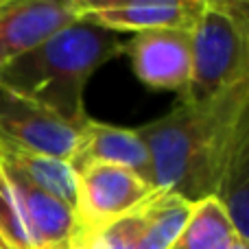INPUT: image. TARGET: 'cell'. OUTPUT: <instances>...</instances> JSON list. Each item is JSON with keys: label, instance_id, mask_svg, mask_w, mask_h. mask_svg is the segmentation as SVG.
I'll use <instances>...</instances> for the list:
<instances>
[{"label": "cell", "instance_id": "1", "mask_svg": "<svg viewBox=\"0 0 249 249\" xmlns=\"http://www.w3.org/2000/svg\"><path fill=\"white\" fill-rule=\"evenodd\" d=\"M249 129V79L203 103L177 101L164 116L138 127L151 158V186L190 203L214 197L238 138Z\"/></svg>", "mask_w": 249, "mask_h": 249}, {"label": "cell", "instance_id": "2", "mask_svg": "<svg viewBox=\"0 0 249 249\" xmlns=\"http://www.w3.org/2000/svg\"><path fill=\"white\" fill-rule=\"evenodd\" d=\"M123 51L116 33L79 18L31 53L0 66V83L81 127L90 118L83 105L88 81Z\"/></svg>", "mask_w": 249, "mask_h": 249}, {"label": "cell", "instance_id": "3", "mask_svg": "<svg viewBox=\"0 0 249 249\" xmlns=\"http://www.w3.org/2000/svg\"><path fill=\"white\" fill-rule=\"evenodd\" d=\"M249 79V2L206 0L190 31V79L177 101L203 103Z\"/></svg>", "mask_w": 249, "mask_h": 249}, {"label": "cell", "instance_id": "4", "mask_svg": "<svg viewBox=\"0 0 249 249\" xmlns=\"http://www.w3.org/2000/svg\"><path fill=\"white\" fill-rule=\"evenodd\" d=\"M79 228L99 230L133 214L153 195V186L138 173L112 164H92L77 173Z\"/></svg>", "mask_w": 249, "mask_h": 249}, {"label": "cell", "instance_id": "5", "mask_svg": "<svg viewBox=\"0 0 249 249\" xmlns=\"http://www.w3.org/2000/svg\"><path fill=\"white\" fill-rule=\"evenodd\" d=\"M81 127L0 83V138L11 144L68 162Z\"/></svg>", "mask_w": 249, "mask_h": 249}, {"label": "cell", "instance_id": "6", "mask_svg": "<svg viewBox=\"0 0 249 249\" xmlns=\"http://www.w3.org/2000/svg\"><path fill=\"white\" fill-rule=\"evenodd\" d=\"M81 18V0H11L0 13V66L31 53Z\"/></svg>", "mask_w": 249, "mask_h": 249}, {"label": "cell", "instance_id": "7", "mask_svg": "<svg viewBox=\"0 0 249 249\" xmlns=\"http://www.w3.org/2000/svg\"><path fill=\"white\" fill-rule=\"evenodd\" d=\"M136 77L151 90L184 92L190 79V31L155 29L124 44Z\"/></svg>", "mask_w": 249, "mask_h": 249}, {"label": "cell", "instance_id": "8", "mask_svg": "<svg viewBox=\"0 0 249 249\" xmlns=\"http://www.w3.org/2000/svg\"><path fill=\"white\" fill-rule=\"evenodd\" d=\"M206 0H160V2H116V0H81V18L92 24L118 31L184 29L193 31Z\"/></svg>", "mask_w": 249, "mask_h": 249}, {"label": "cell", "instance_id": "9", "mask_svg": "<svg viewBox=\"0 0 249 249\" xmlns=\"http://www.w3.org/2000/svg\"><path fill=\"white\" fill-rule=\"evenodd\" d=\"M70 166L81 171L92 164H112L138 173L142 179L151 184V158L144 140L140 138L138 129L114 127L107 123H99L88 118L81 127V136L77 140Z\"/></svg>", "mask_w": 249, "mask_h": 249}, {"label": "cell", "instance_id": "10", "mask_svg": "<svg viewBox=\"0 0 249 249\" xmlns=\"http://www.w3.org/2000/svg\"><path fill=\"white\" fill-rule=\"evenodd\" d=\"M2 164V162H0ZM13 190L22 203V210L31 225V232L35 236L37 249H64L72 243L79 228L74 212L59 201L57 197L48 195L46 190L31 184L24 175L13 171L11 166L2 164Z\"/></svg>", "mask_w": 249, "mask_h": 249}, {"label": "cell", "instance_id": "11", "mask_svg": "<svg viewBox=\"0 0 249 249\" xmlns=\"http://www.w3.org/2000/svg\"><path fill=\"white\" fill-rule=\"evenodd\" d=\"M195 203L168 190H153L133 212L138 249H173L190 219Z\"/></svg>", "mask_w": 249, "mask_h": 249}, {"label": "cell", "instance_id": "12", "mask_svg": "<svg viewBox=\"0 0 249 249\" xmlns=\"http://www.w3.org/2000/svg\"><path fill=\"white\" fill-rule=\"evenodd\" d=\"M0 162L11 166L20 175H24L31 184L46 190L48 195L64 201L74 212L77 206V171L66 160H57L51 155L33 153L22 146H16L0 138Z\"/></svg>", "mask_w": 249, "mask_h": 249}, {"label": "cell", "instance_id": "13", "mask_svg": "<svg viewBox=\"0 0 249 249\" xmlns=\"http://www.w3.org/2000/svg\"><path fill=\"white\" fill-rule=\"evenodd\" d=\"M214 199L230 216L236 234L249 243V129L238 138L225 162Z\"/></svg>", "mask_w": 249, "mask_h": 249}, {"label": "cell", "instance_id": "14", "mask_svg": "<svg viewBox=\"0 0 249 249\" xmlns=\"http://www.w3.org/2000/svg\"><path fill=\"white\" fill-rule=\"evenodd\" d=\"M236 236V230L221 203L214 197H208L195 203L188 223L173 249H228Z\"/></svg>", "mask_w": 249, "mask_h": 249}, {"label": "cell", "instance_id": "15", "mask_svg": "<svg viewBox=\"0 0 249 249\" xmlns=\"http://www.w3.org/2000/svg\"><path fill=\"white\" fill-rule=\"evenodd\" d=\"M0 249H37L22 203L0 164Z\"/></svg>", "mask_w": 249, "mask_h": 249}, {"label": "cell", "instance_id": "16", "mask_svg": "<svg viewBox=\"0 0 249 249\" xmlns=\"http://www.w3.org/2000/svg\"><path fill=\"white\" fill-rule=\"evenodd\" d=\"M81 249H138L136 245V219L124 216L116 223L99 230H79Z\"/></svg>", "mask_w": 249, "mask_h": 249}, {"label": "cell", "instance_id": "17", "mask_svg": "<svg viewBox=\"0 0 249 249\" xmlns=\"http://www.w3.org/2000/svg\"><path fill=\"white\" fill-rule=\"evenodd\" d=\"M228 249H249V243L236 236V238H234L232 243H230V247H228Z\"/></svg>", "mask_w": 249, "mask_h": 249}, {"label": "cell", "instance_id": "18", "mask_svg": "<svg viewBox=\"0 0 249 249\" xmlns=\"http://www.w3.org/2000/svg\"><path fill=\"white\" fill-rule=\"evenodd\" d=\"M64 249H81V245H79V232H77V236L72 238V243H70L68 247H64Z\"/></svg>", "mask_w": 249, "mask_h": 249}, {"label": "cell", "instance_id": "19", "mask_svg": "<svg viewBox=\"0 0 249 249\" xmlns=\"http://www.w3.org/2000/svg\"><path fill=\"white\" fill-rule=\"evenodd\" d=\"M9 2H11V0H0V13H2L4 11V7H7V4Z\"/></svg>", "mask_w": 249, "mask_h": 249}]
</instances>
